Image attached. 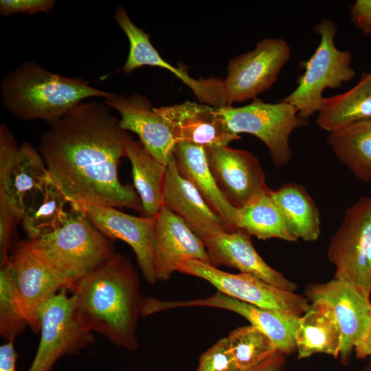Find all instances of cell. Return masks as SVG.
<instances>
[{
	"mask_svg": "<svg viewBox=\"0 0 371 371\" xmlns=\"http://www.w3.org/2000/svg\"><path fill=\"white\" fill-rule=\"evenodd\" d=\"M4 106L23 120H43L54 124L85 99H106L113 93L91 87L79 78L50 72L27 61L7 74L1 85Z\"/></svg>",
	"mask_w": 371,
	"mask_h": 371,
	"instance_id": "obj_3",
	"label": "cell"
},
{
	"mask_svg": "<svg viewBox=\"0 0 371 371\" xmlns=\"http://www.w3.org/2000/svg\"><path fill=\"white\" fill-rule=\"evenodd\" d=\"M41 339L27 371H51L66 355H74L93 341V333L80 321L74 296L65 288L50 297L38 312Z\"/></svg>",
	"mask_w": 371,
	"mask_h": 371,
	"instance_id": "obj_7",
	"label": "cell"
},
{
	"mask_svg": "<svg viewBox=\"0 0 371 371\" xmlns=\"http://www.w3.org/2000/svg\"><path fill=\"white\" fill-rule=\"evenodd\" d=\"M314 30L319 36V45L310 58L301 63L304 71L297 79L296 88L282 100L292 104L306 120L319 111L326 89L339 88L356 75L351 67V53L335 45L337 25L324 19Z\"/></svg>",
	"mask_w": 371,
	"mask_h": 371,
	"instance_id": "obj_5",
	"label": "cell"
},
{
	"mask_svg": "<svg viewBox=\"0 0 371 371\" xmlns=\"http://www.w3.org/2000/svg\"><path fill=\"white\" fill-rule=\"evenodd\" d=\"M105 236L126 243L135 254L138 266L150 284L157 281L153 256V234L156 216H136L115 207L74 205Z\"/></svg>",
	"mask_w": 371,
	"mask_h": 371,
	"instance_id": "obj_16",
	"label": "cell"
},
{
	"mask_svg": "<svg viewBox=\"0 0 371 371\" xmlns=\"http://www.w3.org/2000/svg\"><path fill=\"white\" fill-rule=\"evenodd\" d=\"M196 371H238L227 337L200 356Z\"/></svg>",
	"mask_w": 371,
	"mask_h": 371,
	"instance_id": "obj_33",
	"label": "cell"
},
{
	"mask_svg": "<svg viewBox=\"0 0 371 371\" xmlns=\"http://www.w3.org/2000/svg\"><path fill=\"white\" fill-rule=\"evenodd\" d=\"M210 265L227 266L241 273L252 274L285 291L295 292L297 284L270 267L255 249L249 235L236 229L223 232L204 240Z\"/></svg>",
	"mask_w": 371,
	"mask_h": 371,
	"instance_id": "obj_22",
	"label": "cell"
},
{
	"mask_svg": "<svg viewBox=\"0 0 371 371\" xmlns=\"http://www.w3.org/2000/svg\"><path fill=\"white\" fill-rule=\"evenodd\" d=\"M154 110L165 120L176 143L210 148L241 139L229 129L218 108L187 100Z\"/></svg>",
	"mask_w": 371,
	"mask_h": 371,
	"instance_id": "obj_17",
	"label": "cell"
},
{
	"mask_svg": "<svg viewBox=\"0 0 371 371\" xmlns=\"http://www.w3.org/2000/svg\"><path fill=\"white\" fill-rule=\"evenodd\" d=\"M13 214L4 202L0 200V262L1 265L5 263L8 256L11 238L15 225L18 223Z\"/></svg>",
	"mask_w": 371,
	"mask_h": 371,
	"instance_id": "obj_35",
	"label": "cell"
},
{
	"mask_svg": "<svg viewBox=\"0 0 371 371\" xmlns=\"http://www.w3.org/2000/svg\"><path fill=\"white\" fill-rule=\"evenodd\" d=\"M371 238V196H361L348 208L327 251L335 267L334 279L348 282L370 297L366 256Z\"/></svg>",
	"mask_w": 371,
	"mask_h": 371,
	"instance_id": "obj_8",
	"label": "cell"
},
{
	"mask_svg": "<svg viewBox=\"0 0 371 371\" xmlns=\"http://www.w3.org/2000/svg\"><path fill=\"white\" fill-rule=\"evenodd\" d=\"M367 271L369 281L371 285V238L369 243L366 256Z\"/></svg>",
	"mask_w": 371,
	"mask_h": 371,
	"instance_id": "obj_40",
	"label": "cell"
},
{
	"mask_svg": "<svg viewBox=\"0 0 371 371\" xmlns=\"http://www.w3.org/2000/svg\"><path fill=\"white\" fill-rule=\"evenodd\" d=\"M126 157L132 168L133 187L141 200L143 214L156 216L161 208L167 166L155 159L140 141L131 137L126 143Z\"/></svg>",
	"mask_w": 371,
	"mask_h": 371,
	"instance_id": "obj_27",
	"label": "cell"
},
{
	"mask_svg": "<svg viewBox=\"0 0 371 371\" xmlns=\"http://www.w3.org/2000/svg\"><path fill=\"white\" fill-rule=\"evenodd\" d=\"M162 204L180 217L202 241L219 233L233 231L193 185L181 176L174 155L167 166Z\"/></svg>",
	"mask_w": 371,
	"mask_h": 371,
	"instance_id": "obj_21",
	"label": "cell"
},
{
	"mask_svg": "<svg viewBox=\"0 0 371 371\" xmlns=\"http://www.w3.org/2000/svg\"><path fill=\"white\" fill-rule=\"evenodd\" d=\"M8 263L21 311L28 326L38 333L40 307L60 289H66L65 284L30 240L18 243Z\"/></svg>",
	"mask_w": 371,
	"mask_h": 371,
	"instance_id": "obj_12",
	"label": "cell"
},
{
	"mask_svg": "<svg viewBox=\"0 0 371 371\" xmlns=\"http://www.w3.org/2000/svg\"><path fill=\"white\" fill-rule=\"evenodd\" d=\"M179 173L198 190L208 205L226 223L232 230L237 209L223 196L211 172L205 148L178 142L173 153Z\"/></svg>",
	"mask_w": 371,
	"mask_h": 371,
	"instance_id": "obj_24",
	"label": "cell"
},
{
	"mask_svg": "<svg viewBox=\"0 0 371 371\" xmlns=\"http://www.w3.org/2000/svg\"><path fill=\"white\" fill-rule=\"evenodd\" d=\"M218 110L233 133H248L262 141L278 167L291 158L289 138L293 131L307 124L297 110L283 100L268 103L257 98L245 106L226 105Z\"/></svg>",
	"mask_w": 371,
	"mask_h": 371,
	"instance_id": "obj_6",
	"label": "cell"
},
{
	"mask_svg": "<svg viewBox=\"0 0 371 371\" xmlns=\"http://www.w3.org/2000/svg\"><path fill=\"white\" fill-rule=\"evenodd\" d=\"M291 58V48L283 38H265L254 50L232 58L223 80L227 105L254 100L269 89Z\"/></svg>",
	"mask_w": 371,
	"mask_h": 371,
	"instance_id": "obj_9",
	"label": "cell"
},
{
	"mask_svg": "<svg viewBox=\"0 0 371 371\" xmlns=\"http://www.w3.org/2000/svg\"><path fill=\"white\" fill-rule=\"evenodd\" d=\"M354 350L357 358L363 359L371 356V314L367 327L356 342Z\"/></svg>",
	"mask_w": 371,
	"mask_h": 371,
	"instance_id": "obj_38",
	"label": "cell"
},
{
	"mask_svg": "<svg viewBox=\"0 0 371 371\" xmlns=\"http://www.w3.org/2000/svg\"><path fill=\"white\" fill-rule=\"evenodd\" d=\"M227 337L238 371L252 368L278 352L271 339L252 325L235 328Z\"/></svg>",
	"mask_w": 371,
	"mask_h": 371,
	"instance_id": "obj_31",
	"label": "cell"
},
{
	"mask_svg": "<svg viewBox=\"0 0 371 371\" xmlns=\"http://www.w3.org/2000/svg\"><path fill=\"white\" fill-rule=\"evenodd\" d=\"M295 340L300 359L316 353L339 356L342 333L330 302L317 299L309 304L299 318Z\"/></svg>",
	"mask_w": 371,
	"mask_h": 371,
	"instance_id": "obj_23",
	"label": "cell"
},
{
	"mask_svg": "<svg viewBox=\"0 0 371 371\" xmlns=\"http://www.w3.org/2000/svg\"><path fill=\"white\" fill-rule=\"evenodd\" d=\"M69 291L88 330L127 350L138 348L136 330L143 299L137 273L128 258L116 252Z\"/></svg>",
	"mask_w": 371,
	"mask_h": 371,
	"instance_id": "obj_2",
	"label": "cell"
},
{
	"mask_svg": "<svg viewBox=\"0 0 371 371\" xmlns=\"http://www.w3.org/2000/svg\"><path fill=\"white\" fill-rule=\"evenodd\" d=\"M352 23L365 35L371 36V0H357L350 6Z\"/></svg>",
	"mask_w": 371,
	"mask_h": 371,
	"instance_id": "obj_36",
	"label": "cell"
},
{
	"mask_svg": "<svg viewBox=\"0 0 371 371\" xmlns=\"http://www.w3.org/2000/svg\"><path fill=\"white\" fill-rule=\"evenodd\" d=\"M110 111L104 103L81 102L43 133L39 153L50 179L71 205L126 207L143 214L135 188L118 177L131 136Z\"/></svg>",
	"mask_w": 371,
	"mask_h": 371,
	"instance_id": "obj_1",
	"label": "cell"
},
{
	"mask_svg": "<svg viewBox=\"0 0 371 371\" xmlns=\"http://www.w3.org/2000/svg\"><path fill=\"white\" fill-rule=\"evenodd\" d=\"M371 120V72L363 74L348 91L324 98L316 124L331 133L350 124Z\"/></svg>",
	"mask_w": 371,
	"mask_h": 371,
	"instance_id": "obj_26",
	"label": "cell"
},
{
	"mask_svg": "<svg viewBox=\"0 0 371 371\" xmlns=\"http://www.w3.org/2000/svg\"><path fill=\"white\" fill-rule=\"evenodd\" d=\"M46 165L32 145L23 142L19 147L4 124L0 127V200L22 221L30 195L48 179Z\"/></svg>",
	"mask_w": 371,
	"mask_h": 371,
	"instance_id": "obj_11",
	"label": "cell"
},
{
	"mask_svg": "<svg viewBox=\"0 0 371 371\" xmlns=\"http://www.w3.org/2000/svg\"><path fill=\"white\" fill-rule=\"evenodd\" d=\"M305 294L309 301L324 299L333 306L342 333L339 356L346 363L370 320V297L352 284L334 278L308 285Z\"/></svg>",
	"mask_w": 371,
	"mask_h": 371,
	"instance_id": "obj_19",
	"label": "cell"
},
{
	"mask_svg": "<svg viewBox=\"0 0 371 371\" xmlns=\"http://www.w3.org/2000/svg\"><path fill=\"white\" fill-rule=\"evenodd\" d=\"M189 306L214 307L236 313L267 335L278 352L283 355H290L296 350L295 335L300 318L296 315L260 308L219 291L207 297L185 301H164L152 297L148 303V309L152 314L168 309Z\"/></svg>",
	"mask_w": 371,
	"mask_h": 371,
	"instance_id": "obj_13",
	"label": "cell"
},
{
	"mask_svg": "<svg viewBox=\"0 0 371 371\" xmlns=\"http://www.w3.org/2000/svg\"><path fill=\"white\" fill-rule=\"evenodd\" d=\"M284 356L278 352L256 366L243 371H278L284 363Z\"/></svg>",
	"mask_w": 371,
	"mask_h": 371,
	"instance_id": "obj_39",
	"label": "cell"
},
{
	"mask_svg": "<svg viewBox=\"0 0 371 371\" xmlns=\"http://www.w3.org/2000/svg\"><path fill=\"white\" fill-rule=\"evenodd\" d=\"M115 19L130 45L126 61L121 68L124 73L130 74L144 65L158 67L172 72L192 91L200 102L216 108L227 105L223 80L215 78L195 79L186 70L166 61L151 44L150 35L133 23L121 5L116 10Z\"/></svg>",
	"mask_w": 371,
	"mask_h": 371,
	"instance_id": "obj_15",
	"label": "cell"
},
{
	"mask_svg": "<svg viewBox=\"0 0 371 371\" xmlns=\"http://www.w3.org/2000/svg\"><path fill=\"white\" fill-rule=\"evenodd\" d=\"M177 271L203 279L217 291L260 308L300 317L309 306L306 297L280 289L252 274L227 273L200 260H188Z\"/></svg>",
	"mask_w": 371,
	"mask_h": 371,
	"instance_id": "obj_10",
	"label": "cell"
},
{
	"mask_svg": "<svg viewBox=\"0 0 371 371\" xmlns=\"http://www.w3.org/2000/svg\"><path fill=\"white\" fill-rule=\"evenodd\" d=\"M30 241L68 291L116 254L106 236L76 210L62 227Z\"/></svg>",
	"mask_w": 371,
	"mask_h": 371,
	"instance_id": "obj_4",
	"label": "cell"
},
{
	"mask_svg": "<svg viewBox=\"0 0 371 371\" xmlns=\"http://www.w3.org/2000/svg\"><path fill=\"white\" fill-rule=\"evenodd\" d=\"M279 207L289 234L297 241L311 242L320 235L319 210L307 191L296 183L283 186L270 191Z\"/></svg>",
	"mask_w": 371,
	"mask_h": 371,
	"instance_id": "obj_28",
	"label": "cell"
},
{
	"mask_svg": "<svg viewBox=\"0 0 371 371\" xmlns=\"http://www.w3.org/2000/svg\"><path fill=\"white\" fill-rule=\"evenodd\" d=\"M55 2L54 0H1L0 14L9 16L17 13L48 12L53 9Z\"/></svg>",
	"mask_w": 371,
	"mask_h": 371,
	"instance_id": "obj_34",
	"label": "cell"
},
{
	"mask_svg": "<svg viewBox=\"0 0 371 371\" xmlns=\"http://www.w3.org/2000/svg\"><path fill=\"white\" fill-rule=\"evenodd\" d=\"M74 212L71 203L49 177L28 198L22 225L29 240H33L62 227Z\"/></svg>",
	"mask_w": 371,
	"mask_h": 371,
	"instance_id": "obj_25",
	"label": "cell"
},
{
	"mask_svg": "<svg viewBox=\"0 0 371 371\" xmlns=\"http://www.w3.org/2000/svg\"><path fill=\"white\" fill-rule=\"evenodd\" d=\"M205 153L218 189L236 209L270 190L258 159L250 152L221 146L205 148Z\"/></svg>",
	"mask_w": 371,
	"mask_h": 371,
	"instance_id": "obj_14",
	"label": "cell"
},
{
	"mask_svg": "<svg viewBox=\"0 0 371 371\" xmlns=\"http://www.w3.org/2000/svg\"><path fill=\"white\" fill-rule=\"evenodd\" d=\"M153 256L157 281H166L190 260L210 264L203 242L185 222L163 206L156 216Z\"/></svg>",
	"mask_w": 371,
	"mask_h": 371,
	"instance_id": "obj_18",
	"label": "cell"
},
{
	"mask_svg": "<svg viewBox=\"0 0 371 371\" xmlns=\"http://www.w3.org/2000/svg\"><path fill=\"white\" fill-rule=\"evenodd\" d=\"M8 262L1 265L0 269V335L11 341L28 324L19 306Z\"/></svg>",
	"mask_w": 371,
	"mask_h": 371,
	"instance_id": "obj_32",
	"label": "cell"
},
{
	"mask_svg": "<svg viewBox=\"0 0 371 371\" xmlns=\"http://www.w3.org/2000/svg\"><path fill=\"white\" fill-rule=\"evenodd\" d=\"M327 143L357 179L371 181V120L329 133Z\"/></svg>",
	"mask_w": 371,
	"mask_h": 371,
	"instance_id": "obj_29",
	"label": "cell"
},
{
	"mask_svg": "<svg viewBox=\"0 0 371 371\" xmlns=\"http://www.w3.org/2000/svg\"><path fill=\"white\" fill-rule=\"evenodd\" d=\"M104 103L120 113V123L124 130L137 135L146 149L168 166L177 143L168 124L146 96L135 93L125 97L113 93L104 99Z\"/></svg>",
	"mask_w": 371,
	"mask_h": 371,
	"instance_id": "obj_20",
	"label": "cell"
},
{
	"mask_svg": "<svg viewBox=\"0 0 371 371\" xmlns=\"http://www.w3.org/2000/svg\"><path fill=\"white\" fill-rule=\"evenodd\" d=\"M270 191L237 209L234 227L243 229L260 240L275 238L294 242L295 240L289 234L282 212Z\"/></svg>",
	"mask_w": 371,
	"mask_h": 371,
	"instance_id": "obj_30",
	"label": "cell"
},
{
	"mask_svg": "<svg viewBox=\"0 0 371 371\" xmlns=\"http://www.w3.org/2000/svg\"><path fill=\"white\" fill-rule=\"evenodd\" d=\"M16 352L14 340L8 341L0 346V371H16Z\"/></svg>",
	"mask_w": 371,
	"mask_h": 371,
	"instance_id": "obj_37",
	"label": "cell"
}]
</instances>
